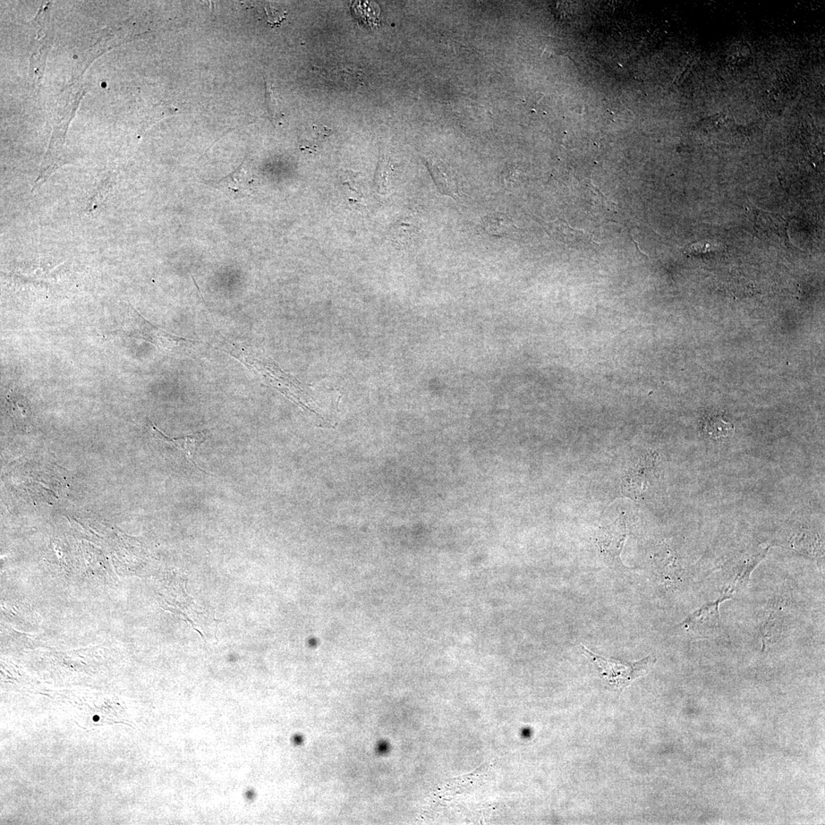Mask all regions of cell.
<instances>
[{
  "label": "cell",
  "instance_id": "6da1fadb",
  "mask_svg": "<svg viewBox=\"0 0 825 825\" xmlns=\"http://www.w3.org/2000/svg\"><path fill=\"white\" fill-rule=\"evenodd\" d=\"M581 653L588 658L596 668L604 686L608 690L620 693L630 686L634 680L648 673L657 659L648 656L634 662H623L615 659H606L599 656L580 646Z\"/></svg>",
  "mask_w": 825,
  "mask_h": 825
},
{
  "label": "cell",
  "instance_id": "7a4b0ae2",
  "mask_svg": "<svg viewBox=\"0 0 825 825\" xmlns=\"http://www.w3.org/2000/svg\"><path fill=\"white\" fill-rule=\"evenodd\" d=\"M727 597L707 604L700 609L688 615L680 625L688 632H693L705 637L721 635L723 632L719 612L720 604Z\"/></svg>",
  "mask_w": 825,
  "mask_h": 825
},
{
  "label": "cell",
  "instance_id": "3957f363",
  "mask_svg": "<svg viewBox=\"0 0 825 825\" xmlns=\"http://www.w3.org/2000/svg\"><path fill=\"white\" fill-rule=\"evenodd\" d=\"M149 427L151 428L153 436L157 439L158 443L164 445H168L170 447L176 448L181 451L182 454L186 457V461L191 463L198 470L203 472L196 463V453L199 446L206 441L207 437V431L197 432L193 435L182 437L172 438L166 436L165 433L161 432L154 424L148 420Z\"/></svg>",
  "mask_w": 825,
  "mask_h": 825
},
{
  "label": "cell",
  "instance_id": "277c9868",
  "mask_svg": "<svg viewBox=\"0 0 825 825\" xmlns=\"http://www.w3.org/2000/svg\"><path fill=\"white\" fill-rule=\"evenodd\" d=\"M626 522L623 519L606 527H603L597 538L598 545L602 554L611 559L620 560L625 541L627 538Z\"/></svg>",
  "mask_w": 825,
  "mask_h": 825
},
{
  "label": "cell",
  "instance_id": "5b68a950",
  "mask_svg": "<svg viewBox=\"0 0 825 825\" xmlns=\"http://www.w3.org/2000/svg\"><path fill=\"white\" fill-rule=\"evenodd\" d=\"M547 231L559 242L572 247H584L591 242L590 236L583 231H578L568 226L562 220L548 223Z\"/></svg>",
  "mask_w": 825,
  "mask_h": 825
},
{
  "label": "cell",
  "instance_id": "8992f818",
  "mask_svg": "<svg viewBox=\"0 0 825 825\" xmlns=\"http://www.w3.org/2000/svg\"><path fill=\"white\" fill-rule=\"evenodd\" d=\"M6 401L7 411L15 426L29 430L32 427V414L27 400L18 394L10 393L6 397Z\"/></svg>",
  "mask_w": 825,
  "mask_h": 825
},
{
  "label": "cell",
  "instance_id": "52a82bcc",
  "mask_svg": "<svg viewBox=\"0 0 825 825\" xmlns=\"http://www.w3.org/2000/svg\"><path fill=\"white\" fill-rule=\"evenodd\" d=\"M252 182L250 175L245 169L243 163L234 172L221 180L219 185L224 191L231 193V195L244 196L250 194L252 189L250 186Z\"/></svg>",
  "mask_w": 825,
  "mask_h": 825
},
{
  "label": "cell",
  "instance_id": "ba28073f",
  "mask_svg": "<svg viewBox=\"0 0 825 825\" xmlns=\"http://www.w3.org/2000/svg\"><path fill=\"white\" fill-rule=\"evenodd\" d=\"M431 175L442 193L458 199V188L454 176L436 163H428Z\"/></svg>",
  "mask_w": 825,
  "mask_h": 825
},
{
  "label": "cell",
  "instance_id": "9c48e42d",
  "mask_svg": "<svg viewBox=\"0 0 825 825\" xmlns=\"http://www.w3.org/2000/svg\"><path fill=\"white\" fill-rule=\"evenodd\" d=\"M482 227L484 233L493 236H506L516 231L512 221L501 214H492L484 217Z\"/></svg>",
  "mask_w": 825,
  "mask_h": 825
},
{
  "label": "cell",
  "instance_id": "30bf717a",
  "mask_svg": "<svg viewBox=\"0 0 825 825\" xmlns=\"http://www.w3.org/2000/svg\"><path fill=\"white\" fill-rule=\"evenodd\" d=\"M704 432L709 437L720 440L732 435L734 426L723 421L719 416H712L705 421Z\"/></svg>",
  "mask_w": 825,
  "mask_h": 825
},
{
  "label": "cell",
  "instance_id": "8fae6325",
  "mask_svg": "<svg viewBox=\"0 0 825 825\" xmlns=\"http://www.w3.org/2000/svg\"><path fill=\"white\" fill-rule=\"evenodd\" d=\"M416 225L414 223L402 220L394 226L391 236H393L395 242L404 245L411 240L416 234Z\"/></svg>",
  "mask_w": 825,
  "mask_h": 825
},
{
  "label": "cell",
  "instance_id": "7c38bea8",
  "mask_svg": "<svg viewBox=\"0 0 825 825\" xmlns=\"http://www.w3.org/2000/svg\"><path fill=\"white\" fill-rule=\"evenodd\" d=\"M266 79V103L268 109V112L274 123H278L282 120V112L278 103L277 98L275 95L273 89H272L270 81Z\"/></svg>",
  "mask_w": 825,
  "mask_h": 825
},
{
  "label": "cell",
  "instance_id": "4fadbf2b",
  "mask_svg": "<svg viewBox=\"0 0 825 825\" xmlns=\"http://www.w3.org/2000/svg\"><path fill=\"white\" fill-rule=\"evenodd\" d=\"M390 168L386 159L381 156L376 173L375 183L380 193H385L388 189Z\"/></svg>",
  "mask_w": 825,
  "mask_h": 825
},
{
  "label": "cell",
  "instance_id": "5bb4252c",
  "mask_svg": "<svg viewBox=\"0 0 825 825\" xmlns=\"http://www.w3.org/2000/svg\"><path fill=\"white\" fill-rule=\"evenodd\" d=\"M503 184L507 189L514 188V186L519 182L518 175L515 170H506L503 174Z\"/></svg>",
  "mask_w": 825,
  "mask_h": 825
},
{
  "label": "cell",
  "instance_id": "9a60e30c",
  "mask_svg": "<svg viewBox=\"0 0 825 825\" xmlns=\"http://www.w3.org/2000/svg\"><path fill=\"white\" fill-rule=\"evenodd\" d=\"M93 721H99V717H98V716L93 717Z\"/></svg>",
  "mask_w": 825,
  "mask_h": 825
},
{
  "label": "cell",
  "instance_id": "2e32d148",
  "mask_svg": "<svg viewBox=\"0 0 825 825\" xmlns=\"http://www.w3.org/2000/svg\"><path fill=\"white\" fill-rule=\"evenodd\" d=\"M105 86H106V83H103V87H105Z\"/></svg>",
  "mask_w": 825,
  "mask_h": 825
}]
</instances>
